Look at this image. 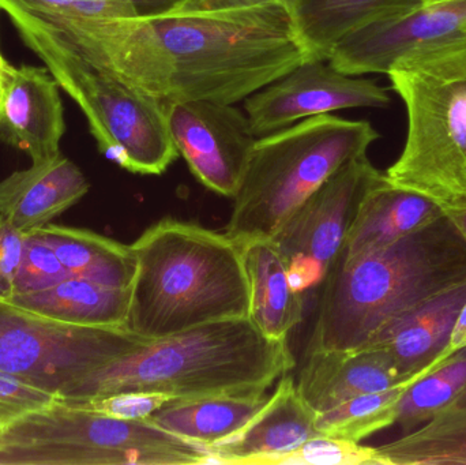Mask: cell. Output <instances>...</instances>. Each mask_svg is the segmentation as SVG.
<instances>
[{
  "mask_svg": "<svg viewBox=\"0 0 466 465\" xmlns=\"http://www.w3.org/2000/svg\"><path fill=\"white\" fill-rule=\"evenodd\" d=\"M2 10L161 101L236 104L315 59L282 5L114 19L44 15L10 5Z\"/></svg>",
  "mask_w": 466,
  "mask_h": 465,
  "instance_id": "6da1fadb",
  "label": "cell"
},
{
  "mask_svg": "<svg viewBox=\"0 0 466 465\" xmlns=\"http://www.w3.org/2000/svg\"><path fill=\"white\" fill-rule=\"evenodd\" d=\"M466 280V242L445 215L402 239L339 257L319 295L307 352L355 351L435 295Z\"/></svg>",
  "mask_w": 466,
  "mask_h": 465,
  "instance_id": "7a4b0ae2",
  "label": "cell"
},
{
  "mask_svg": "<svg viewBox=\"0 0 466 465\" xmlns=\"http://www.w3.org/2000/svg\"><path fill=\"white\" fill-rule=\"evenodd\" d=\"M293 366L287 340L266 338L248 317H241L147 339L85 377L60 399L78 403L125 392L164 393L174 400L263 398Z\"/></svg>",
  "mask_w": 466,
  "mask_h": 465,
  "instance_id": "3957f363",
  "label": "cell"
},
{
  "mask_svg": "<svg viewBox=\"0 0 466 465\" xmlns=\"http://www.w3.org/2000/svg\"><path fill=\"white\" fill-rule=\"evenodd\" d=\"M131 248L137 275L126 328L136 335L161 339L248 317L243 251L226 232L164 218Z\"/></svg>",
  "mask_w": 466,
  "mask_h": 465,
  "instance_id": "277c9868",
  "label": "cell"
},
{
  "mask_svg": "<svg viewBox=\"0 0 466 465\" xmlns=\"http://www.w3.org/2000/svg\"><path fill=\"white\" fill-rule=\"evenodd\" d=\"M380 133L366 120L319 115L255 142L226 234L238 246L271 238L326 180L367 155Z\"/></svg>",
  "mask_w": 466,
  "mask_h": 465,
  "instance_id": "5b68a950",
  "label": "cell"
},
{
  "mask_svg": "<svg viewBox=\"0 0 466 465\" xmlns=\"http://www.w3.org/2000/svg\"><path fill=\"white\" fill-rule=\"evenodd\" d=\"M408 134L386 177L445 207H466V46L418 55L388 71Z\"/></svg>",
  "mask_w": 466,
  "mask_h": 465,
  "instance_id": "8992f818",
  "label": "cell"
},
{
  "mask_svg": "<svg viewBox=\"0 0 466 465\" xmlns=\"http://www.w3.org/2000/svg\"><path fill=\"white\" fill-rule=\"evenodd\" d=\"M207 448L147 420H123L57 399L0 429V465L210 464Z\"/></svg>",
  "mask_w": 466,
  "mask_h": 465,
  "instance_id": "52a82bcc",
  "label": "cell"
},
{
  "mask_svg": "<svg viewBox=\"0 0 466 465\" xmlns=\"http://www.w3.org/2000/svg\"><path fill=\"white\" fill-rule=\"evenodd\" d=\"M5 14L25 44L78 104L106 158L133 174L156 177L179 157L164 101L104 73L22 16Z\"/></svg>",
  "mask_w": 466,
  "mask_h": 465,
  "instance_id": "ba28073f",
  "label": "cell"
},
{
  "mask_svg": "<svg viewBox=\"0 0 466 465\" xmlns=\"http://www.w3.org/2000/svg\"><path fill=\"white\" fill-rule=\"evenodd\" d=\"M145 340L127 328L65 324L0 299V374L59 398Z\"/></svg>",
  "mask_w": 466,
  "mask_h": 465,
  "instance_id": "9c48e42d",
  "label": "cell"
},
{
  "mask_svg": "<svg viewBox=\"0 0 466 465\" xmlns=\"http://www.w3.org/2000/svg\"><path fill=\"white\" fill-rule=\"evenodd\" d=\"M380 174L366 156L342 167L270 238L301 294L317 288L339 259L359 207Z\"/></svg>",
  "mask_w": 466,
  "mask_h": 465,
  "instance_id": "30bf717a",
  "label": "cell"
},
{
  "mask_svg": "<svg viewBox=\"0 0 466 465\" xmlns=\"http://www.w3.org/2000/svg\"><path fill=\"white\" fill-rule=\"evenodd\" d=\"M466 46V0H440L367 25L336 44L329 63L347 76L388 74L400 60Z\"/></svg>",
  "mask_w": 466,
  "mask_h": 465,
  "instance_id": "8fae6325",
  "label": "cell"
},
{
  "mask_svg": "<svg viewBox=\"0 0 466 465\" xmlns=\"http://www.w3.org/2000/svg\"><path fill=\"white\" fill-rule=\"evenodd\" d=\"M388 89L374 79L347 76L328 59H309L244 100L255 136H268L300 120L348 108H386Z\"/></svg>",
  "mask_w": 466,
  "mask_h": 465,
  "instance_id": "7c38bea8",
  "label": "cell"
},
{
  "mask_svg": "<svg viewBox=\"0 0 466 465\" xmlns=\"http://www.w3.org/2000/svg\"><path fill=\"white\" fill-rule=\"evenodd\" d=\"M166 103L169 134L201 185L233 198L257 142L246 114L235 104L208 100Z\"/></svg>",
  "mask_w": 466,
  "mask_h": 465,
  "instance_id": "4fadbf2b",
  "label": "cell"
},
{
  "mask_svg": "<svg viewBox=\"0 0 466 465\" xmlns=\"http://www.w3.org/2000/svg\"><path fill=\"white\" fill-rule=\"evenodd\" d=\"M59 84L48 68L5 63L0 79V139L32 161L59 153L66 131Z\"/></svg>",
  "mask_w": 466,
  "mask_h": 465,
  "instance_id": "5bb4252c",
  "label": "cell"
},
{
  "mask_svg": "<svg viewBox=\"0 0 466 465\" xmlns=\"http://www.w3.org/2000/svg\"><path fill=\"white\" fill-rule=\"evenodd\" d=\"M317 411L304 400L292 376L279 379L262 409L229 439L207 448L212 463L270 465L274 459L298 450L319 436Z\"/></svg>",
  "mask_w": 466,
  "mask_h": 465,
  "instance_id": "9a60e30c",
  "label": "cell"
},
{
  "mask_svg": "<svg viewBox=\"0 0 466 465\" xmlns=\"http://www.w3.org/2000/svg\"><path fill=\"white\" fill-rule=\"evenodd\" d=\"M390 355L377 347L355 351L307 352L299 374L298 389L317 414L350 399L410 384Z\"/></svg>",
  "mask_w": 466,
  "mask_h": 465,
  "instance_id": "2e32d148",
  "label": "cell"
},
{
  "mask_svg": "<svg viewBox=\"0 0 466 465\" xmlns=\"http://www.w3.org/2000/svg\"><path fill=\"white\" fill-rule=\"evenodd\" d=\"M465 302L466 280L388 325L366 347L385 349L407 379H421L448 359L446 349Z\"/></svg>",
  "mask_w": 466,
  "mask_h": 465,
  "instance_id": "e0dca14e",
  "label": "cell"
},
{
  "mask_svg": "<svg viewBox=\"0 0 466 465\" xmlns=\"http://www.w3.org/2000/svg\"><path fill=\"white\" fill-rule=\"evenodd\" d=\"M87 191L81 169L59 152L0 182V216L27 234L51 223Z\"/></svg>",
  "mask_w": 466,
  "mask_h": 465,
  "instance_id": "ac0fdd59",
  "label": "cell"
},
{
  "mask_svg": "<svg viewBox=\"0 0 466 465\" xmlns=\"http://www.w3.org/2000/svg\"><path fill=\"white\" fill-rule=\"evenodd\" d=\"M443 215L437 202L393 185L382 175L361 201L339 257L385 248L429 226Z\"/></svg>",
  "mask_w": 466,
  "mask_h": 465,
  "instance_id": "d6986e66",
  "label": "cell"
},
{
  "mask_svg": "<svg viewBox=\"0 0 466 465\" xmlns=\"http://www.w3.org/2000/svg\"><path fill=\"white\" fill-rule=\"evenodd\" d=\"M240 248L248 278V318L266 338L287 340L303 321L304 295L290 283L287 262L270 238Z\"/></svg>",
  "mask_w": 466,
  "mask_h": 465,
  "instance_id": "ffe728a7",
  "label": "cell"
},
{
  "mask_svg": "<svg viewBox=\"0 0 466 465\" xmlns=\"http://www.w3.org/2000/svg\"><path fill=\"white\" fill-rule=\"evenodd\" d=\"M8 300L65 324L126 328L130 314L131 288H116L70 276L51 288L15 295Z\"/></svg>",
  "mask_w": 466,
  "mask_h": 465,
  "instance_id": "44dd1931",
  "label": "cell"
},
{
  "mask_svg": "<svg viewBox=\"0 0 466 465\" xmlns=\"http://www.w3.org/2000/svg\"><path fill=\"white\" fill-rule=\"evenodd\" d=\"M424 5L426 0H289V13L312 55L328 59L333 46L350 33Z\"/></svg>",
  "mask_w": 466,
  "mask_h": 465,
  "instance_id": "7402d4cb",
  "label": "cell"
},
{
  "mask_svg": "<svg viewBox=\"0 0 466 465\" xmlns=\"http://www.w3.org/2000/svg\"><path fill=\"white\" fill-rule=\"evenodd\" d=\"M56 254L71 276L116 288H131L136 280L133 248L89 229L46 224L33 229Z\"/></svg>",
  "mask_w": 466,
  "mask_h": 465,
  "instance_id": "603a6c76",
  "label": "cell"
},
{
  "mask_svg": "<svg viewBox=\"0 0 466 465\" xmlns=\"http://www.w3.org/2000/svg\"><path fill=\"white\" fill-rule=\"evenodd\" d=\"M268 398L207 396L171 400L147 420L188 441L209 447L238 433Z\"/></svg>",
  "mask_w": 466,
  "mask_h": 465,
  "instance_id": "cb8c5ba5",
  "label": "cell"
},
{
  "mask_svg": "<svg viewBox=\"0 0 466 465\" xmlns=\"http://www.w3.org/2000/svg\"><path fill=\"white\" fill-rule=\"evenodd\" d=\"M377 450L385 465H466V390L440 414Z\"/></svg>",
  "mask_w": 466,
  "mask_h": 465,
  "instance_id": "d4e9b609",
  "label": "cell"
},
{
  "mask_svg": "<svg viewBox=\"0 0 466 465\" xmlns=\"http://www.w3.org/2000/svg\"><path fill=\"white\" fill-rule=\"evenodd\" d=\"M466 390V349L443 360L402 393L397 422L404 433L440 414Z\"/></svg>",
  "mask_w": 466,
  "mask_h": 465,
  "instance_id": "484cf974",
  "label": "cell"
},
{
  "mask_svg": "<svg viewBox=\"0 0 466 465\" xmlns=\"http://www.w3.org/2000/svg\"><path fill=\"white\" fill-rule=\"evenodd\" d=\"M410 384L344 401L334 409L318 414L315 428L322 436L352 442L363 441L397 422L400 399Z\"/></svg>",
  "mask_w": 466,
  "mask_h": 465,
  "instance_id": "4316f807",
  "label": "cell"
},
{
  "mask_svg": "<svg viewBox=\"0 0 466 465\" xmlns=\"http://www.w3.org/2000/svg\"><path fill=\"white\" fill-rule=\"evenodd\" d=\"M270 465H385L377 448L333 437H312L287 455L274 459Z\"/></svg>",
  "mask_w": 466,
  "mask_h": 465,
  "instance_id": "83f0119b",
  "label": "cell"
},
{
  "mask_svg": "<svg viewBox=\"0 0 466 465\" xmlns=\"http://www.w3.org/2000/svg\"><path fill=\"white\" fill-rule=\"evenodd\" d=\"M70 276L55 251L43 239L27 232L13 297L51 288Z\"/></svg>",
  "mask_w": 466,
  "mask_h": 465,
  "instance_id": "f1b7e54d",
  "label": "cell"
},
{
  "mask_svg": "<svg viewBox=\"0 0 466 465\" xmlns=\"http://www.w3.org/2000/svg\"><path fill=\"white\" fill-rule=\"evenodd\" d=\"M5 5L32 14L87 19L133 18L139 15L131 0H0V8Z\"/></svg>",
  "mask_w": 466,
  "mask_h": 465,
  "instance_id": "f546056e",
  "label": "cell"
},
{
  "mask_svg": "<svg viewBox=\"0 0 466 465\" xmlns=\"http://www.w3.org/2000/svg\"><path fill=\"white\" fill-rule=\"evenodd\" d=\"M171 400L174 399L164 393L125 392L70 404L123 420H147Z\"/></svg>",
  "mask_w": 466,
  "mask_h": 465,
  "instance_id": "4dcf8cb0",
  "label": "cell"
},
{
  "mask_svg": "<svg viewBox=\"0 0 466 465\" xmlns=\"http://www.w3.org/2000/svg\"><path fill=\"white\" fill-rule=\"evenodd\" d=\"M60 399L13 377L0 374V429Z\"/></svg>",
  "mask_w": 466,
  "mask_h": 465,
  "instance_id": "1f68e13d",
  "label": "cell"
},
{
  "mask_svg": "<svg viewBox=\"0 0 466 465\" xmlns=\"http://www.w3.org/2000/svg\"><path fill=\"white\" fill-rule=\"evenodd\" d=\"M26 234L0 216V299H11L21 267Z\"/></svg>",
  "mask_w": 466,
  "mask_h": 465,
  "instance_id": "d6a6232c",
  "label": "cell"
},
{
  "mask_svg": "<svg viewBox=\"0 0 466 465\" xmlns=\"http://www.w3.org/2000/svg\"><path fill=\"white\" fill-rule=\"evenodd\" d=\"M265 5H282L289 8V0H180L172 10L213 13V11L238 10V8Z\"/></svg>",
  "mask_w": 466,
  "mask_h": 465,
  "instance_id": "836d02e7",
  "label": "cell"
},
{
  "mask_svg": "<svg viewBox=\"0 0 466 465\" xmlns=\"http://www.w3.org/2000/svg\"><path fill=\"white\" fill-rule=\"evenodd\" d=\"M466 349V302L457 317L454 324L453 332H451V343L446 349V358L451 357L456 352Z\"/></svg>",
  "mask_w": 466,
  "mask_h": 465,
  "instance_id": "e575fe53",
  "label": "cell"
},
{
  "mask_svg": "<svg viewBox=\"0 0 466 465\" xmlns=\"http://www.w3.org/2000/svg\"><path fill=\"white\" fill-rule=\"evenodd\" d=\"M139 15L166 13L172 10L180 0H131Z\"/></svg>",
  "mask_w": 466,
  "mask_h": 465,
  "instance_id": "d590c367",
  "label": "cell"
},
{
  "mask_svg": "<svg viewBox=\"0 0 466 465\" xmlns=\"http://www.w3.org/2000/svg\"><path fill=\"white\" fill-rule=\"evenodd\" d=\"M442 212L466 242V207H445Z\"/></svg>",
  "mask_w": 466,
  "mask_h": 465,
  "instance_id": "8d00e7d4",
  "label": "cell"
},
{
  "mask_svg": "<svg viewBox=\"0 0 466 465\" xmlns=\"http://www.w3.org/2000/svg\"><path fill=\"white\" fill-rule=\"evenodd\" d=\"M5 60L3 59L2 54H0V79H2V71L3 67H5Z\"/></svg>",
  "mask_w": 466,
  "mask_h": 465,
  "instance_id": "74e56055",
  "label": "cell"
},
{
  "mask_svg": "<svg viewBox=\"0 0 466 465\" xmlns=\"http://www.w3.org/2000/svg\"><path fill=\"white\" fill-rule=\"evenodd\" d=\"M434 2H440V0H426V5H429V3H434Z\"/></svg>",
  "mask_w": 466,
  "mask_h": 465,
  "instance_id": "f35d334b",
  "label": "cell"
}]
</instances>
